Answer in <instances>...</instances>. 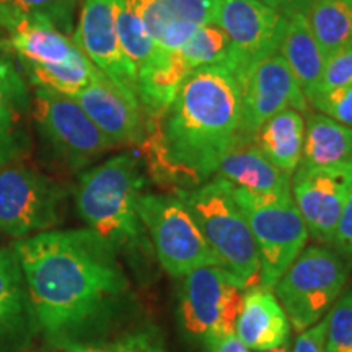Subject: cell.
<instances>
[{
  "label": "cell",
  "instance_id": "obj_1",
  "mask_svg": "<svg viewBox=\"0 0 352 352\" xmlns=\"http://www.w3.org/2000/svg\"><path fill=\"white\" fill-rule=\"evenodd\" d=\"M33 318L52 344H90L132 305L120 254L90 228L47 230L13 245Z\"/></svg>",
  "mask_w": 352,
  "mask_h": 352
},
{
  "label": "cell",
  "instance_id": "obj_2",
  "mask_svg": "<svg viewBox=\"0 0 352 352\" xmlns=\"http://www.w3.org/2000/svg\"><path fill=\"white\" fill-rule=\"evenodd\" d=\"M239 82L226 67L192 70L165 116L147 122L140 145L151 179L170 192L212 179L236 142Z\"/></svg>",
  "mask_w": 352,
  "mask_h": 352
},
{
  "label": "cell",
  "instance_id": "obj_3",
  "mask_svg": "<svg viewBox=\"0 0 352 352\" xmlns=\"http://www.w3.org/2000/svg\"><path fill=\"white\" fill-rule=\"evenodd\" d=\"M144 184L140 157L121 152L83 171L76 189V208L90 230L147 276L155 254L138 214Z\"/></svg>",
  "mask_w": 352,
  "mask_h": 352
},
{
  "label": "cell",
  "instance_id": "obj_4",
  "mask_svg": "<svg viewBox=\"0 0 352 352\" xmlns=\"http://www.w3.org/2000/svg\"><path fill=\"white\" fill-rule=\"evenodd\" d=\"M189 214L212 252L217 266L243 290L259 285V258L253 233L232 196L230 184L214 176L201 186L173 192Z\"/></svg>",
  "mask_w": 352,
  "mask_h": 352
},
{
  "label": "cell",
  "instance_id": "obj_5",
  "mask_svg": "<svg viewBox=\"0 0 352 352\" xmlns=\"http://www.w3.org/2000/svg\"><path fill=\"white\" fill-rule=\"evenodd\" d=\"M351 271L352 258L334 246H305L272 289L290 327L300 333L323 320L344 292Z\"/></svg>",
  "mask_w": 352,
  "mask_h": 352
},
{
  "label": "cell",
  "instance_id": "obj_6",
  "mask_svg": "<svg viewBox=\"0 0 352 352\" xmlns=\"http://www.w3.org/2000/svg\"><path fill=\"white\" fill-rule=\"evenodd\" d=\"M245 290L219 266H202L179 277L178 320L184 340L214 352L235 334Z\"/></svg>",
  "mask_w": 352,
  "mask_h": 352
},
{
  "label": "cell",
  "instance_id": "obj_7",
  "mask_svg": "<svg viewBox=\"0 0 352 352\" xmlns=\"http://www.w3.org/2000/svg\"><path fill=\"white\" fill-rule=\"evenodd\" d=\"M232 188L253 233L259 258V287L274 289L310 239L292 195H254Z\"/></svg>",
  "mask_w": 352,
  "mask_h": 352
},
{
  "label": "cell",
  "instance_id": "obj_8",
  "mask_svg": "<svg viewBox=\"0 0 352 352\" xmlns=\"http://www.w3.org/2000/svg\"><path fill=\"white\" fill-rule=\"evenodd\" d=\"M138 214L152 243L157 263L166 274L183 277L202 266H217L197 223L179 197L140 195Z\"/></svg>",
  "mask_w": 352,
  "mask_h": 352
},
{
  "label": "cell",
  "instance_id": "obj_9",
  "mask_svg": "<svg viewBox=\"0 0 352 352\" xmlns=\"http://www.w3.org/2000/svg\"><path fill=\"white\" fill-rule=\"evenodd\" d=\"M67 191L41 171L13 160L0 165V230L28 239L59 226Z\"/></svg>",
  "mask_w": 352,
  "mask_h": 352
},
{
  "label": "cell",
  "instance_id": "obj_10",
  "mask_svg": "<svg viewBox=\"0 0 352 352\" xmlns=\"http://www.w3.org/2000/svg\"><path fill=\"white\" fill-rule=\"evenodd\" d=\"M32 120L52 155L72 171L87 168L114 148L80 104L57 91L34 88Z\"/></svg>",
  "mask_w": 352,
  "mask_h": 352
},
{
  "label": "cell",
  "instance_id": "obj_11",
  "mask_svg": "<svg viewBox=\"0 0 352 352\" xmlns=\"http://www.w3.org/2000/svg\"><path fill=\"white\" fill-rule=\"evenodd\" d=\"M287 21L259 0H219L215 25L228 38L226 69L239 87L254 65L279 52Z\"/></svg>",
  "mask_w": 352,
  "mask_h": 352
},
{
  "label": "cell",
  "instance_id": "obj_12",
  "mask_svg": "<svg viewBox=\"0 0 352 352\" xmlns=\"http://www.w3.org/2000/svg\"><path fill=\"white\" fill-rule=\"evenodd\" d=\"M240 91L241 114L235 145L253 144L259 127L284 109L310 113L305 95L280 52L254 65L240 85Z\"/></svg>",
  "mask_w": 352,
  "mask_h": 352
},
{
  "label": "cell",
  "instance_id": "obj_13",
  "mask_svg": "<svg viewBox=\"0 0 352 352\" xmlns=\"http://www.w3.org/2000/svg\"><path fill=\"white\" fill-rule=\"evenodd\" d=\"M352 191V165L298 166L292 197L315 243L331 245L338 220Z\"/></svg>",
  "mask_w": 352,
  "mask_h": 352
},
{
  "label": "cell",
  "instance_id": "obj_14",
  "mask_svg": "<svg viewBox=\"0 0 352 352\" xmlns=\"http://www.w3.org/2000/svg\"><path fill=\"white\" fill-rule=\"evenodd\" d=\"M0 30L20 69L64 67L85 57L72 36L59 32L47 19L2 2Z\"/></svg>",
  "mask_w": 352,
  "mask_h": 352
},
{
  "label": "cell",
  "instance_id": "obj_15",
  "mask_svg": "<svg viewBox=\"0 0 352 352\" xmlns=\"http://www.w3.org/2000/svg\"><path fill=\"white\" fill-rule=\"evenodd\" d=\"M122 6L124 0H83L72 39L96 69L135 95L138 69L124 56L118 38L116 25Z\"/></svg>",
  "mask_w": 352,
  "mask_h": 352
},
{
  "label": "cell",
  "instance_id": "obj_16",
  "mask_svg": "<svg viewBox=\"0 0 352 352\" xmlns=\"http://www.w3.org/2000/svg\"><path fill=\"white\" fill-rule=\"evenodd\" d=\"M74 100L114 148L140 147L144 144L147 120L138 96L116 85L101 70Z\"/></svg>",
  "mask_w": 352,
  "mask_h": 352
},
{
  "label": "cell",
  "instance_id": "obj_17",
  "mask_svg": "<svg viewBox=\"0 0 352 352\" xmlns=\"http://www.w3.org/2000/svg\"><path fill=\"white\" fill-rule=\"evenodd\" d=\"M32 98L10 54L0 56V165L21 160L28 151V116Z\"/></svg>",
  "mask_w": 352,
  "mask_h": 352
},
{
  "label": "cell",
  "instance_id": "obj_18",
  "mask_svg": "<svg viewBox=\"0 0 352 352\" xmlns=\"http://www.w3.org/2000/svg\"><path fill=\"white\" fill-rule=\"evenodd\" d=\"M290 323L272 290H245L243 305L235 324V336L250 351H266L289 344Z\"/></svg>",
  "mask_w": 352,
  "mask_h": 352
},
{
  "label": "cell",
  "instance_id": "obj_19",
  "mask_svg": "<svg viewBox=\"0 0 352 352\" xmlns=\"http://www.w3.org/2000/svg\"><path fill=\"white\" fill-rule=\"evenodd\" d=\"M191 72L192 69L178 51L157 50L147 63L140 65L135 95L147 122L165 116Z\"/></svg>",
  "mask_w": 352,
  "mask_h": 352
},
{
  "label": "cell",
  "instance_id": "obj_20",
  "mask_svg": "<svg viewBox=\"0 0 352 352\" xmlns=\"http://www.w3.org/2000/svg\"><path fill=\"white\" fill-rule=\"evenodd\" d=\"M215 176L254 195H292V176L272 165L254 144L235 145Z\"/></svg>",
  "mask_w": 352,
  "mask_h": 352
},
{
  "label": "cell",
  "instance_id": "obj_21",
  "mask_svg": "<svg viewBox=\"0 0 352 352\" xmlns=\"http://www.w3.org/2000/svg\"><path fill=\"white\" fill-rule=\"evenodd\" d=\"M305 142V120L297 109L277 113L259 127L253 144L272 165L292 176L302 162Z\"/></svg>",
  "mask_w": 352,
  "mask_h": 352
},
{
  "label": "cell",
  "instance_id": "obj_22",
  "mask_svg": "<svg viewBox=\"0 0 352 352\" xmlns=\"http://www.w3.org/2000/svg\"><path fill=\"white\" fill-rule=\"evenodd\" d=\"M352 165V127L331 120L321 113H308L305 142L298 166Z\"/></svg>",
  "mask_w": 352,
  "mask_h": 352
},
{
  "label": "cell",
  "instance_id": "obj_23",
  "mask_svg": "<svg viewBox=\"0 0 352 352\" xmlns=\"http://www.w3.org/2000/svg\"><path fill=\"white\" fill-rule=\"evenodd\" d=\"M279 52L292 70L308 101L315 88L318 87L327 64V56L311 33L305 15L290 16Z\"/></svg>",
  "mask_w": 352,
  "mask_h": 352
},
{
  "label": "cell",
  "instance_id": "obj_24",
  "mask_svg": "<svg viewBox=\"0 0 352 352\" xmlns=\"http://www.w3.org/2000/svg\"><path fill=\"white\" fill-rule=\"evenodd\" d=\"M32 318L33 311L19 256L13 246L0 248V341L20 334Z\"/></svg>",
  "mask_w": 352,
  "mask_h": 352
},
{
  "label": "cell",
  "instance_id": "obj_25",
  "mask_svg": "<svg viewBox=\"0 0 352 352\" xmlns=\"http://www.w3.org/2000/svg\"><path fill=\"white\" fill-rule=\"evenodd\" d=\"M142 16L153 41L173 25L195 28L215 23L219 0H131Z\"/></svg>",
  "mask_w": 352,
  "mask_h": 352
},
{
  "label": "cell",
  "instance_id": "obj_26",
  "mask_svg": "<svg viewBox=\"0 0 352 352\" xmlns=\"http://www.w3.org/2000/svg\"><path fill=\"white\" fill-rule=\"evenodd\" d=\"M307 20L327 59L352 44V0H316Z\"/></svg>",
  "mask_w": 352,
  "mask_h": 352
},
{
  "label": "cell",
  "instance_id": "obj_27",
  "mask_svg": "<svg viewBox=\"0 0 352 352\" xmlns=\"http://www.w3.org/2000/svg\"><path fill=\"white\" fill-rule=\"evenodd\" d=\"M192 70L201 67H226L228 59V38L222 28L209 23L197 28L178 50Z\"/></svg>",
  "mask_w": 352,
  "mask_h": 352
},
{
  "label": "cell",
  "instance_id": "obj_28",
  "mask_svg": "<svg viewBox=\"0 0 352 352\" xmlns=\"http://www.w3.org/2000/svg\"><path fill=\"white\" fill-rule=\"evenodd\" d=\"M116 26L122 52L131 60L132 65L139 69L153 56L157 46L144 23L142 16H140L138 7L131 0H124Z\"/></svg>",
  "mask_w": 352,
  "mask_h": 352
},
{
  "label": "cell",
  "instance_id": "obj_29",
  "mask_svg": "<svg viewBox=\"0 0 352 352\" xmlns=\"http://www.w3.org/2000/svg\"><path fill=\"white\" fill-rule=\"evenodd\" d=\"M324 352H352V287L328 311Z\"/></svg>",
  "mask_w": 352,
  "mask_h": 352
},
{
  "label": "cell",
  "instance_id": "obj_30",
  "mask_svg": "<svg viewBox=\"0 0 352 352\" xmlns=\"http://www.w3.org/2000/svg\"><path fill=\"white\" fill-rule=\"evenodd\" d=\"M0 2L44 16L67 36L72 33L78 0H0Z\"/></svg>",
  "mask_w": 352,
  "mask_h": 352
},
{
  "label": "cell",
  "instance_id": "obj_31",
  "mask_svg": "<svg viewBox=\"0 0 352 352\" xmlns=\"http://www.w3.org/2000/svg\"><path fill=\"white\" fill-rule=\"evenodd\" d=\"M308 103L324 116L352 127V85L320 91L308 98Z\"/></svg>",
  "mask_w": 352,
  "mask_h": 352
},
{
  "label": "cell",
  "instance_id": "obj_32",
  "mask_svg": "<svg viewBox=\"0 0 352 352\" xmlns=\"http://www.w3.org/2000/svg\"><path fill=\"white\" fill-rule=\"evenodd\" d=\"M346 85H352V44L327 59L318 87L315 88L311 96L320 91Z\"/></svg>",
  "mask_w": 352,
  "mask_h": 352
},
{
  "label": "cell",
  "instance_id": "obj_33",
  "mask_svg": "<svg viewBox=\"0 0 352 352\" xmlns=\"http://www.w3.org/2000/svg\"><path fill=\"white\" fill-rule=\"evenodd\" d=\"M111 347L113 352H166L164 334L153 324L124 334Z\"/></svg>",
  "mask_w": 352,
  "mask_h": 352
},
{
  "label": "cell",
  "instance_id": "obj_34",
  "mask_svg": "<svg viewBox=\"0 0 352 352\" xmlns=\"http://www.w3.org/2000/svg\"><path fill=\"white\" fill-rule=\"evenodd\" d=\"M331 246H334L338 252L352 258V191L349 197H347L344 208H342L340 220H338Z\"/></svg>",
  "mask_w": 352,
  "mask_h": 352
},
{
  "label": "cell",
  "instance_id": "obj_35",
  "mask_svg": "<svg viewBox=\"0 0 352 352\" xmlns=\"http://www.w3.org/2000/svg\"><path fill=\"white\" fill-rule=\"evenodd\" d=\"M324 334H327V316L314 327L298 333L294 341L292 352H324Z\"/></svg>",
  "mask_w": 352,
  "mask_h": 352
},
{
  "label": "cell",
  "instance_id": "obj_36",
  "mask_svg": "<svg viewBox=\"0 0 352 352\" xmlns=\"http://www.w3.org/2000/svg\"><path fill=\"white\" fill-rule=\"evenodd\" d=\"M259 2L267 6L279 15L290 19L294 15H305L310 10L316 0H259Z\"/></svg>",
  "mask_w": 352,
  "mask_h": 352
},
{
  "label": "cell",
  "instance_id": "obj_37",
  "mask_svg": "<svg viewBox=\"0 0 352 352\" xmlns=\"http://www.w3.org/2000/svg\"><path fill=\"white\" fill-rule=\"evenodd\" d=\"M214 352H250V349L235 336V334H233V336L227 338V340L223 341Z\"/></svg>",
  "mask_w": 352,
  "mask_h": 352
},
{
  "label": "cell",
  "instance_id": "obj_38",
  "mask_svg": "<svg viewBox=\"0 0 352 352\" xmlns=\"http://www.w3.org/2000/svg\"><path fill=\"white\" fill-rule=\"evenodd\" d=\"M67 352H113V347H103V346H95V344H77L70 346Z\"/></svg>",
  "mask_w": 352,
  "mask_h": 352
},
{
  "label": "cell",
  "instance_id": "obj_39",
  "mask_svg": "<svg viewBox=\"0 0 352 352\" xmlns=\"http://www.w3.org/2000/svg\"><path fill=\"white\" fill-rule=\"evenodd\" d=\"M12 54L10 46H8V41L3 36H0V56H7Z\"/></svg>",
  "mask_w": 352,
  "mask_h": 352
},
{
  "label": "cell",
  "instance_id": "obj_40",
  "mask_svg": "<svg viewBox=\"0 0 352 352\" xmlns=\"http://www.w3.org/2000/svg\"><path fill=\"white\" fill-rule=\"evenodd\" d=\"M253 352H292L289 349V344L274 347V349H266V351H253Z\"/></svg>",
  "mask_w": 352,
  "mask_h": 352
}]
</instances>
